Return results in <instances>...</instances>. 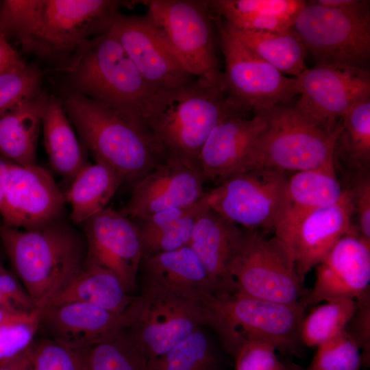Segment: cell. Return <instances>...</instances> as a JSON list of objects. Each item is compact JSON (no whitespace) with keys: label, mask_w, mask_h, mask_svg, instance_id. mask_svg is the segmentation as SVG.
I'll list each match as a JSON object with an SVG mask.
<instances>
[{"label":"cell","mask_w":370,"mask_h":370,"mask_svg":"<svg viewBox=\"0 0 370 370\" xmlns=\"http://www.w3.org/2000/svg\"><path fill=\"white\" fill-rule=\"evenodd\" d=\"M45 94L40 92L0 118V152L18 165H36L37 143Z\"/></svg>","instance_id":"cell-30"},{"label":"cell","mask_w":370,"mask_h":370,"mask_svg":"<svg viewBox=\"0 0 370 370\" xmlns=\"http://www.w3.org/2000/svg\"><path fill=\"white\" fill-rule=\"evenodd\" d=\"M242 227L209 208L197 220L188 246L219 293L237 292L227 267Z\"/></svg>","instance_id":"cell-25"},{"label":"cell","mask_w":370,"mask_h":370,"mask_svg":"<svg viewBox=\"0 0 370 370\" xmlns=\"http://www.w3.org/2000/svg\"><path fill=\"white\" fill-rule=\"evenodd\" d=\"M357 307L356 299L338 298L325 301L305 314L300 328L301 343L318 347L345 330Z\"/></svg>","instance_id":"cell-35"},{"label":"cell","mask_w":370,"mask_h":370,"mask_svg":"<svg viewBox=\"0 0 370 370\" xmlns=\"http://www.w3.org/2000/svg\"><path fill=\"white\" fill-rule=\"evenodd\" d=\"M83 147L133 184L164 159L141 118L69 91L62 101Z\"/></svg>","instance_id":"cell-3"},{"label":"cell","mask_w":370,"mask_h":370,"mask_svg":"<svg viewBox=\"0 0 370 370\" xmlns=\"http://www.w3.org/2000/svg\"><path fill=\"white\" fill-rule=\"evenodd\" d=\"M142 287L204 304L219 291L188 246L142 259Z\"/></svg>","instance_id":"cell-23"},{"label":"cell","mask_w":370,"mask_h":370,"mask_svg":"<svg viewBox=\"0 0 370 370\" xmlns=\"http://www.w3.org/2000/svg\"><path fill=\"white\" fill-rule=\"evenodd\" d=\"M205 180L197 163L165 158L132 184L130 198L120 210L132 220L188 206L203 199Z\"/></svg>","instance_id":"cell-15"},{"label":"cell","mask_w":370,"mask_h":370,"mask_svg":"<svg viewBox=\"0 0 370 370\" xmlns=\"http://www.w3.org/2000/svg\"><path fill=\"white\" fill-rule=\"evenodd\" d=\"M134 298L114 273L86 262L75 278L46 307L66 302H82L123 314Z\"/></svg>","instance_id":"cell-29"},{"label":"cell","mask_w":370,"mask_h":370,"mask_svg":"<svg viewBox=\"0 0 370 370\" xmlns=\"http://www.w3.org/2000/svg\"><path fill=\"white\" fill-rule=\"evenodd\" d=\"M293 28L317 64H339L367 69L370 58L369 2L341 9L307 1Z\"/></svg>","instance_id":"cell-10"},{"label":"cell","mask_w":370,"mask_h":370,"mask_svg":"<svg viewBox=\"0 0 370 370\" xmlns=\"http://www.w3.org/2000/svg\"><path fill=\"white\" fill-rule=\"evenodd\" d=\"M299 99L294 106L310 119L335 127L357 103L370 98L368 69L317 64L296 77Z\"/></svg>","instance_id":"cell-14"},{"label":"cell","mask_w":370,"mask_h":370,"mask_svg":"<svg viewBox=\"0 0 370 370\" xmlns=\"http://www.w3.org/2000/svg\"><path fill=\"white\" fill-rule=\"evenodd\" d=\"M227 271L236 291L250 297L291 304L308 293L287 247L256 230L242 228Z\"/></svg>","instance_id":"cell-8"},{"label":"cell","mask_w":370,"mask_h":370,"mask_svg":"<svg viewBox=\"0 0 370 370\" xmlns=\"http://www.w3.org/2000/svg\"><path fill=\"white\" fill-rule=\"evenodd\" d=\"M86 370H148L147 360L124 329L89 349Z\"/></svg>","instance_id":"cell-36"},{"label":"cell","mask_w":370,"mask_h":370,"mask_svg":"<svg viewBox=\"0 0 370 370\" xmlns=\"http://www.w3.org/2000/svg\"><path fill=\"white\" fill-rule=\"evenodd\" d=\"M353 214L352 199L345 190L337 202L314 210L301 221L286 247L303 280L341 237L358 234L352 222Z\"/></svg>","instance_id":"cell-22"},{"label":"cell","mask_w":370,"mask_h":370,"mask_svg":"<svg viewBox=\"0 0 370 370\" xmlns=\"http://www.w3.org/2000/svg\"><path fill=\"white\" fill-rule=\"evenodd\" d=\"M315 267L314 286L303 300L307 306L338 298L356 300L369 292L370 245L357 233L341 237Z\"/></svg>","instance_id":"cell-19"},{"label":"cell","mask_w":370,"mask_h":370,"mask_svg":"<svg viewBox=\"0 0 370 370\" xmlns=\"http://www.w3.org/2000/svg\"><path fill=\"white\" fill-rule=\"evenodd\" d=\"M108 30L153 91L173 88L193 79L146 15L119 12Z\"/></svg>","instance_id":"cell-18"},{"label":"cell","mask_w":370,"mask_h":370,"mask_svg":"<svg viewBox=\"0 0 370 370\" xmlns=\"http://www.w3.org/2000/svg\"><path fill=\"white\" fill-rule=\"evenodd\" d=\"M82 224L86 262L114 273L130 293L136 286L143 257L134 221L121 210L106 208Z\"/></svg>","instance_id":"cell-17"},{"label":"cell","mask_w":370,"mask_h":370,"mask_svg":"<svg viewBox=\"0 0 370 370\" xmlns=\"http://www.w3.org/2000/svg\"><path fill=\"white\" fill-rule=\"evenodd\" d=\"M304 0L208 1L212 14L227 24L253 31H280L293 27L306 6Z\"/></svg>","instance_id":"cell-26"},{"label":"cell","mask_w":370,"mask_h":370,"mask_svg":"<svg viewBox=\"0 0 370 370\" xmlns=\"http://www.w3.org/2000/svg\"><path fill=\"white\" fill-rule=\"evenodd\" d=\"M11 162V160L8 159L0 152V206L4 197L9 173V166Z\"/></svg>","instance_id":"cell-49"},{"label":"cell","mask_w":370,"mask_h":370,"mask_svg":"<svg viewBox=\"0 0 370 370\" xmlns=\"http://www.w3.org/2000/svg\"><path fill=\"white\" fill-rule=\"evenodd\" d=\"M38 313L39 312L28 314L14 312L0 306V326L12 321L28 319Z\"/></svg>","instance_id":"cell-48"},{"label":"cell","mask_w":370,"mask_h":370,"mask_svg":"<svg viewBox=\"0 0 370 370\" xmlns=\"http://www.w3.org/2000/svg\"><path fill=\"white\" fill-rule=\"evenodd\" d=\"M23 62L18 51L10 45L8 38L0 32V73Z\"/></svg>","instance_id":"cell-45"},{"label":"cell","mask_w":370,"mask_h":370,"mask_svg":"<svg viewBox=\"0 0 370 370\" xmlns=\"http://www.w3.org/2000/svg\"><path fill=\"white\" fill-rule=\"evenodd\" d=\"M44 143L53 169L70 182L86 164L62 101L45 94L41 112Z\"/></svg>","instance_id":"cell-28"},{"label":"cell","mask_w":370,"mask_h":370,"mask_svg":"<svg viewBox=\"0 0 370 370\" xmlns=\"http://www.w3.org/2000/svg\"><path fill=\"white\" fill-rule=\"evenodd\" d=\"M204 328H197L165 354L147 360L148 370H225V351Z\"/></svg>","instance_id":"cell-33"},{"label":"cell","mask_w":370,"mask_h":370,"mask_svg":"<svg viewBox=\"0 0 370 370\" xmlns=\"http://www.w3.org/2000/svg\"><path fill=\"white\" fill-rule=\"evenodd\" d=\"M0 238L39 314L75 278L86 262L85 238L59 221L33 230L3 225L0 227Z\"/></svg>","instance_id":"cell-4"},{"label":"cell","mask_w":370,"mask_h":370,"mask_svg":"<svg viewBox=\"0 0 370 370\" xmlns=\"http://www.w3.org/2000/svg\"><path fill=\"white\" fill-rule=\"evenodd\" d=\"M145 2L148 8L146 16L186 71L197 79L223 86L208 1Z\"/></svg>","instance_id":"cell-9"},{"label":"cell","mask_w":370,"mask_h":370,"mask_svg":"<svg viewBox=\"0 0 370 370\" xmlns=\"http://www.w3.org/2000/svg\"><path fill=\"white\" fill-rule=\"evenodd\" d=\"M285 172L258 169L224 179L206 191L204 199L210 209L242 228L274 229L286 192Z\"/></svg>","instance_id":"cell-13"},{"label":"cell","mask_w":370,"mask_h":370,"mask_svg":"<svg viewBox=\"0 0 370 370\" xmlns=\"http://www.w3.org/2000/svg\"><path fill=\"white\" fill-rule=\"evenodd\" d=\"M286 370H304L301 367H299L295 364L290 363L288 364V368Z\"/></svg>","instance_id":"cell-50"},{"label":"cell","mask_w":370,"mask_h":370,"mask_svg":"<svg viewBox=\"0 0 370 370\" xmlns=\"http://www.w3.org/2000/svg\"><path fill=\"white\" fill-rule=\"evenodd\" d=\"M40 314L0 326V360L12 358L24 352L38 330Z\"/></svg>","instance_id":"cell-41"},{"label":"cell","mask_w":370,"mask_h":370,"mask_svg":"<svg viewBox=\"0 0 370 370\" xmlns=\"http://www.w3.org/2000/svg\"><path fill=\"white\" fill-rule=\"evenodd\" d=\"M237 111L246 113L223 86L197 78L152 92L140 110V117L164 158L198 164L199 153L212 130L223 118Z\"/></svg>","instance_id":"cell-2"},{"label":"cell","mask_w":370,"mask_h":370,"mask_svg":"<svg viewBox=\"0 0 370 370\" xmlns=\"http://www.w3.org/2000/svg\"><path fill=\"white\" fill-rule=\"evenodd\" d=\"M0 265H1V264H0Z\"/></svg>","instance_id":"cell-52"},{"label":"cell","mask_w":370,"mask_h":370,"mask_svg":"<svg viewBox=\"0 0 370 370\" xmlns=\"http://www.w3.org/2000/svg\"><path fill=\"white\" fill-rule=\"evenodd\" d=\"M1 4H2V1H0V11H1Z\"/></svg>","instance_id":"cell-51"},{"label":"cell","mask_w":370,"mask_h":370,"mask_svg":"<svg viewBox=\"0 0 370 370\" xmlns=\"http://www.w3.org/2000/svg\"><path fill=\"white\" fill-rule=\"evenodd\" d=\"M123 182L124 177L109 165L86 162L64 193L71 207L73 222L82 224L106 208Z\"/></svg>","instance_id":"cell-31"},{"label":"cell","mask_w":370,"mask_h":370,"mask_svg":"<svg viewBox=\"0 0 370 370\" xmlns=\"http://www.w3.org/2000/svg\"><path fill=\"white\" fill-rule=\"evenodd\" d=\"M354 214L358 217V235L370 245V175L369 171L356 172L349 189Z\"/></svg>","instance_id":"cell-42"},{"label":"cell","mask_w":370,"mask_h":370,"mask_svg":"<svg viewBox=\"0 0 370 370\" xmlns=\"http://www.w3.org/2000/svg\"><path fill=\"white\" fill-rule=\"evenodd\" d=\"M0 370H30L27 349L12 358L0 360Z\"/></svg>","instance_id":"cell-46"},{"label":"cell","mask_w":370,"mask_h":370,"mask_svg":"<svg viewBox=\"0 0 370 370\" xmlns=\"http://www.w3.org/2000/svg\"><path fill=\"white\" fill-rule=\"evenodd\" d=\"M317 347L308 370H360V347L345 330Z\"/></svg>","instance_id":"cell-39"},{"label":"cell","mask_w":370,"mask_h":370,"mask_svg":"<svg viewBox=\"0 0 370 370\" xmlns=\"http://www.w3.org/2000/svg\"><path fill=\"white\" fill-rule=\"evenodd\" d=\"M123 314L125 329L147 360L165 354L205 326L203 304L143 287Z\"/></svg>","instance_id":"cell-12"},{"label":"cell","mask_w":370,"mask_h":370,"mask_svg":"<svg viewBox=\"0 0 370 370\" xmlns=\"http://www.w3.org/2000/svg\"><path fill=\"white\" fill-rule=\"evenodd\" d=\"M49 338L73 349L91 348L108 341L125 328L123 314L82 302H66L44 308L38 330Z\"/></svg>","instance_id":"cell-20"},{"label":"cell","mask_w":370,"mask_h":370,"mask_svg":"<svg viewBox=\"0 0 370 370\" xmlns=\"http://www.w3.org/2000/svg\"><path fill=\"white\" fill-rule=\"evenodd\" d=\"M42 81L39 68L25 62L1 73L0 118L42 92Z\"/></svg>","instance_id":"cell-37"},{"label":"cell","mask_w":370,"mask_h":370,"mask_svg":"<svg viewBox=\"0 0 370 370\" xmlns=\"http://www.w3.org/2000/svg\"><path fill=\"white\" fill-rule=\"evenodd\" d=\"M267 126L264 114L245 117L237 111L223 118L210 132L198 157L205 181L219 184L238 173L255 140Z\"/></svg>","instance_id":"cell-21"},{"label":"cell","mask_w":370,"mask_h":370,"mask_svg":"<svg viewBox=\"0 0 370 370\" xmlns=\"http://www.w3.org/2000/svg\"><path fill=\"white\" fill-rule=\"evenodd\" d=\"M88 349H73L49 338H34L27 349L30 370H86Z\"/></svg>","instance_id":"cell-38"},{"label":"cell","mask_w":370,"mask_h":370,"mask_svg":"<svg viewBox=\"0 0 370 370\" xmlns=\"http://www.w3.org/2000/svg\"><path fill=\"white\" fill-rule=\"evenodd\" d=\"M65 71L71 92L139 116L153 92L109 30L92 39Z\"/></svg>","instance_id":"cell-7"},{"label":"cell","mask_w":370,"mask_h":370,"mask_svg":"<svg viewBox=\"0 0 370 370\" xmlns=\"http://www.w3.org/2000/svg\"><path fill=\"white\" fill-rule=\"evenodd\" d=\"M316 3L334 8H352L363 5L369 2L366 0H316Z\"/></svg>","instance_id":"cell-47"},{"label":"cell","mask_w":370,"mask_h":370,"mask_svg":"<svg viewBox=\"0 0 370 370\" xmlns=\"http://www.w3.org/2000/svg\"><path fill=\"white\" fill-rule=\"evenodd\" d=\"M208 208L204 197L194 204L160 211L134 222L140 239L142 259L188 245L195 225Z\"/></svg>","instance_id":"cell-27"},{"label":"cell","mask_w":370,"mask_h":370,"mask_svg":"<svg viewBox=\"0 0 370 370\" xmlns=\"http://www.w3.org/2000/svg\"><path fill=\"white\" fill-rule=\"evenodd\" d=\"M221 22L228 33L283 74L296 77L307 69V51L293 27L280 31H253Z\"/></svg>","instance_id":"cell-32"},{"label":"cell","mask_w":370,"mask_h":370,"mask_svg":"<svg viewBox=\"0 0 370 370\" xmlns=\"http://www.w3.org/2000/svg\"><path fill=\"white\" fill-rule=\"evenodd\" d=\"M335 171V162L295 172L288 177L284 202L273 230L286 247L301 221L311 212L337 202L345 193Z\"/></svg>","instance_id":"cell-24"},{"label":"cell","mask_w":370,"mask_h":370,"mask_svg":"<svg viewBox=\"0 0 370 370\" xmlns=\"http://www.w3.org/2000/svg\"><path fill=\"white\" fill-rule=\"evenodd\" d=\"M369 292L356 299V310L347 325L345 330L354 338L360 347L362 363L369 362L370 345V300Z\"/></svg>","instance_id":"cell-44"},{"label":"cell","mask_w":370,"mask_h":370,"mask_svg":"<svg viewBox=\"0 0 370 370\" xmlns=\"http://www.w3.org/2000/svg\"><path fill=\"white\" fill-rule=\"evenodd\" d=\"M219 28L225 69L222 83L230 99L246 112L264 114L298 95L296 77H288L228 33L212 15Z\"/></svg>","instance_id":"cell-11"},{"label":"cell","mask_w":370,"mask_h":370,"mask_svg":"<svg viewBox=\"0 0 370 370\" xmlns=\"http://www.w3.org/2000/svg\"><path fill=\"white\" fill-rule=\"evenodd\" d=\"M276 348L270 343L251 340L245 343L233 356L236 370H286L288 364L282 362Z\"/></svg>","instance_id":"cell-40"},{"label":"cell","mask_w":370,"mask_h":370,"mask_svg":"<svg viewBox=\"0 0 370 370\" xmlns=\"http://www.w3.org/2000/svg\"><path fill=\"white\" fill-rule=\"evenodd\" d=\"M114 0H4L0 32L23 51L66 71L95 37L108 31L122 5Z\"/></svg>","instance_id":"cell-1"},{"label":"cell","mask_w":370,"mask_h":370,"mask_svg":"<svg viewBox=\"0 0 370 370\" xmlns=\"http://www.w3.org/2000/svg\"><path fill=\"white\" fill-rule=\"evenodd\" d=\"M0 306L9 310L32 314L38 312L34 302L18 281L0 265Z\"/></svg>","instance_id":"cell-43"},{"label":"cell","mask_w":370,"mask_h":370,"mask_svg":"<svg viewBox=\"0 0 370 370\" xmlns=\"http://www.w3.org/2000/svg\"><path fill=\"white\" fill-rule=\"evenodd\" d=\"M51 174L42 166H23L12 162L2 203L4 225L33 230L56 221L65 203Z\"/></svg>","instance_id":"cell-16"},{"label":"cell","mask_w":370,"mask_h":370,"mask_svg":"<svg viewBox=\"0 0 370 370\" xmlns=\"http://www.w3.org/2000/svg\"><path fill=\"white\" fill-rule=\"evenodd\" d=\"M341 130L335 153L356 172L368 171L370 166V98L353 106L341 119Z\"/></svg>","instance_id":"cell-34"},{"label":"cell","mask_w":370,"mask_h":370,"mask_svg":"<svg viewBox=\"0 0 370 370\" xmlns=\"http://www.w3.org/2000/svg\"><path fill=\"white\" fill-rule=\"evenodd\" d=\"M306 307L303 301L281 304L238 292L218 293L203 304L205 327L212 330L232 357L251 340L269 342L284 354L299 355Z\"/></svg>","instance_id":"cell-5"},{"label":"cell","mask_w":370,"mask_h":370,"mask_svg":"<svg viewBox=\"0 0 370 370\" xmlns=\"http://www.w3.org/2000/svg\"><path fill=\"white\" fill-rule=\"evenodd\" d=\"M264 114L267 126L254 143L238 173L258 169L297 172L335 162L341 120L335 127H329L286 105Z\"/></svg>","instance_id":"cell-6"}]
</instances>
